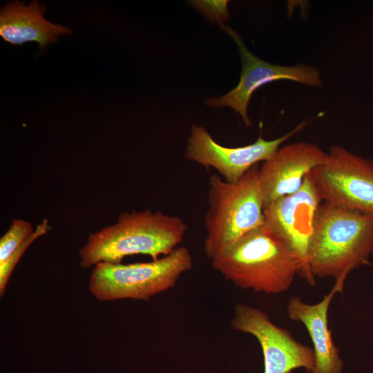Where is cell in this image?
Masks as SVG:
<instances>
[{
	"instance_id": "cell-1",
	"label": "cell",
	"mask_w": 373,
	"mask_h": 373,
	"mask_svg": "<svg viewBox=\"0 0 373 373\" xmlns=\"http://www.w3.org/2000/svg\"><path fill=\"white\" fill-rule=\"evenodd\" d=\"M211 260L213 268L226 280L255 292L283 293L296 275L307 279L302 258L265 224Z\"/></svg>"
},
{
	"instance_id": "cell-2",
	"label": "cell",
	"mask_w": 373,
	"mask_h": 373,
	"mask_svg": "<svg viewBox=\"0 0 373 373\" xmlns=\"http://www.w3.org/2000/svg\"><path fill=\"white\" fill-rule=\"evenodd\" d=\"M186 229L180 218L160 211L122 213L115 224L90 234L79 250V266L121 263L125 257L138 254L159 259L178 247Z\"/></svg>"
},
{
	"instance_id": "cell-3",
	"label": "cell",
	"mask_w": 373,
	"mask_h": 373,
	"mask_svg": "<svg viewBox=\"0 0 373 373\" xmlns=\"http://www.w3.org/2000/svg\"><path fill=\"white\" fill-rule=\"evenodd\" d=\"M373 253V216L322 202L307 251L311 276L345 283L350 272L369 265Z\"/></svg>"
},
{
	"instance_id": "cell-4",
	"label": "cell",
	"mask_w": 373,
	"mask_h": 373,
	"mask_svg": "<svg viewBox=\"0 0 373 373\" xmlns=\"http://www.w3.org/2000/svg\"><path fill=\"white\" fill-rule=\"evenodd\" d=\"M258 170L256 164L234 183L216 174L210 178L204 240V249L209 259L222 254L247 233L264 224Z\"/></svg>"
},
{
	"instance_id": "cell-5",
	"label": "cell",
	"mask_w": 373,
	"mask_h": 373,
	"mask_svg": "<svg viewBox=\"0 0 373 373\" xmlns=\"http://www.w3.org/2000/svg\"><path fill=\"white\" fill-rule=\"evenodd\" d=\"M192 267L193 258L186 247H178L150 262H99L90 274L89 291L100 301L146 300L173 287L180 276Z\"/></svg>"
},
{
	"instance_id": "cell-6",
	"label": "cell",
	"mask_w": 373,
	"mask_h": 373,
	"mask_svg": "<svg viewBox=\"0 0 373 373\" xmlns=\"http://www.w3.org/2000/svg\"><path fill=\"white\" fill-rule=\"evenodd\" d=\"M311 176L323 202L373 216L372 160L335 145Z\"/></svg>"
},
{
	"instance_id": "cell-7",
	"label": "cell",
	"mask_w": 373,
	"mask_h": 373,
	"mask_svg": "<svg viewBox=\"0 0 373 373\" xmlns=\"http://www.w3.org/2000/svg\"><path fill=\"white\" fill-rule=\"evenodd\" d=\"M221 28L238 47L242 64L240 78L238 85L225 95L207 99L205 101L207 105L214 108H231L241 116L245 126H249L251 125L248 115L249 101L254 91L260 86L281 79L314 87L322 86L318 69L305 64L288 66L269 63L253 54L232 28L225 25Z\"/></svg>"
},
{
	"instance_id": "cell-8",
	"label": "cell",
	"mask_w": 373,
	"mask_h": 373,
	"mask_svg": "<svg viewBox=\"0 0 373 373\" xmlns=\"http://www.w3.org/2000/svg\"><path fill=\"white\" fill-rule=\"evenodd\" d=\"M303 121L287 134L271 140L259 137L253 144L239 147H227L216 142L202 126L192 125L184 155L187 160L209 169H215L226 182L234 183L260 162L270 158L279 146L303 130Z\"/></svg>"
},
{
	"instance_id": "cell-9",
	"label": "cell",
	"mask_w": 373,
	"mask_h": 373,
	"mask_svg": "<svg viewBox=\"0 0 373 373\" xmlns=\"http://www.w3.org/2000/svg\"><path fill=\"white\" fill-rule=\"evenodd\" d=\"M231 325L235 331L256 338L263 355L264 373H290L300 367L312 372L313 349L296 341L287 329L274 324L265 312L238 304Z\"/></svg>"
},
{
	"instance_id": "cell-10",
	"label": "cell",
	"mask_w": 373,
	"mask_h": 373,
	"mask_svg": "<svg viewBox=\"0 0 373 373\" xmlns=\"http://www.w3.org/2000/svg\"><path fill=\"white\" fill-rule=\"evenodd\" d=\"M311 173L295 193L264 207V224L289 245L303 260L307 280L314 283L307 267V251L318 207L322 203Z\"/></svg>"
},
{
	"instance_id": "cell-11",
	"label": "cell",
	"mask_w": 373,
	"mask_h": 373,
	"mask_svg": "<svg viewBox=\"0 0 373 373\" xmlns=\"http://www.w3.org/2000/svg\"><path fill=\"white\" fill-rule=\"evenodd\" d=\"M328 153L307 142L279 148L259 167L258 180L264 207L296 192L305 178L327 159Z\"/></svg>"
},
{
	"instance_id": "cell-12",
	"label": "cell",
	"mask_w": 373,
	"mask_h": 373,
	"mask_svg": "<svg viewBox=\"0 0 373 373\" xmlns=\"http://www.w3.org/2000/svg\"><path fill=\"white\" fill-rule=\"evenodd\" d=\"M344 283L336 281L332 290L315 304L291 297L287 305L288 317L304 325L311 338L314 354L312 373H341L343 362L334 343L328 324V311L335 294L343 292Z\"/></svg>"
},
{
	"instance_id": "cell-13",
	"label": "cell",
	"mask_w": 373,
	"mask_h": 373,
	"mask_svg": "<svg viewBox=\"0 0 373 373\" xmlns=\"http://www.w3.org/2000/svg\"><path fill=\"white\" fill-rule=\"evenodd\" d=\"M46 7L38 1L28 6L25 2H8L0 11V35L13 45H22L35 41L40 50H44L59 36L70 34V30L60 24H55L44 17Z\"/></svg>"
},
{
	"instance_id": "cell-14",
	"label": "cell",
	"mask_w": 373,
	"mask_h": 373,
	"mask_svg": "<svg viewBox=\"0 0 373 373\" xmlns=\"http://www.w3.org/2000/svg\"><path fill=\"white\" fill-rule=\"evenodd\" d=\"M50 230L45 218L34 230L30 222L23 219L12 220L8 230L0 239V296L5 293L7 285L20 258L28 247Z\"/></svg>"
},
{
	"instance_id": "cell-15",
	"label": "cell",
	"mask_w": 373,
	"mask_h": 373,
	"mask_svg": "<svg viewBox=\"0 0 373 373\" xmlns=\"http://www.w3.org/2000/svg\"><path fill=\"white\" fill-rule=\"evenodd\" d=\"M190 4L213 23L223 26L230 19L229 1H191Z\"/></svg>"
}]
</instances>
